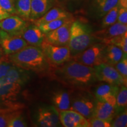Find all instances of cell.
I'll return each mask as SVG.
<instances>
[{"label":"cell","mask_w":127,"mask_h":127,"mask_svg":"<svg viewBox=\"0 0 127 127\" xmlns=\"http://www.w3.org/2000/svg\"><path fill=\"white\" fill-rule=\"evenodd\" d=\"M107 29L99 31L93 34V37L99 39L104 42V41L114 37L120 35L127 32V25L116 22L114 24L108 27Z\"/></svg>","instance_id":"19"},{"label":"cell","mask_w":127,"mask_h":127,"mask_svg":"<svg viewBox=\"0 0 127 127\" xmlns=\"http://www.w3.org/2000/svg\"><path fill=\"white\" fill-rule=\"evenodd\" d=\"M117 22L125 25L127 24V8L122 7L120 6Z\"/></svg>","instance_id":"36"},{"label":"cell","mask_w":127,"mask_h":127,"mask_svg":"<svg viewBox=\"0 0 127 127\" xmlns=\"http://www.w3.org/2000/svg\"><path fill=\"white\" fill-rule=\"evenodd\" d=\"M74 21L71 18L68 21L57 29L45 34V38L51 44L57 46H68L69 43L70 28Z\"/></svg>","instance_id":"8"},{"label":"cell","mask_w":127,"mask_h":127,"mask_svg":"<svg viewBox=\"0 0 127 127\" xmlns=\"http://www.w3.org/2000/svg\"><path fill=\"white\" fill-rule=\"evenodd\" d=\"M28 45L40 47L45 39V34L41 31L38 26L33 24L24 28L20 35Z\"/></svg>","instance_id":"15"},{"label":"cell","mask_w":127,"mask_h":127,"mask_svg":"<svg viewBox=\"0 0 127 127\" xmlns=\"http://www.w3.org/2000/svg\"><path fill=\"white\" fill-rule=\"evenodd\" d=\"M30 78V75L28 70L23 69L18 66H12L7 74L0 79V83H17L21 85L27 83Z\"/></svg>","instance_id":"16"},{"label":"cell","mask_w":127,"mask_h":127,"mask_svg":"<svg viewBox=\"0 0 127 127\" xmlns=\"http://www.w3.org/2000/svg\"><path fill=\"white\" fill-rule=\"evenodd\" d=\"M51 7V0H31L30 18L34 21L40 18Z\"/></svg>","instance_id":"20"},{"label":"cell","mask_w":127,"mask_h":127,"mask_svg":"<svg viewBox=\"0 0 127 127\" xmlns=\"http://www.w3.org/2000/svg\"><path fill=\"white\" fill-rule=\"evenodd\" d=\"M120 87L108 83L101 84L95 90V98L98 101L108 102L116 106V96Z\"/></svg>","instance_id":"14"},{"label":"cell","mask_w":127,"mask_h":127,"mask_svg":"<svg viewBox=\"0 0 127 127\" xmlns=\"http://www.w3.org/2000/svg\"><path fill=\"white\" fill-rule=\"evenodd\" d=\"M120 4L116 7H114L109 11L105 15H104V18L102 20V26L103 28H107L110 25L114 24L117 21L118 18V14L119 8H120Z\"/></svg>","instance_id":"28"},{"label":"cell","mask_w":127,"mask_h":127,"mask_svg":"<svg viewBox=\"0 0 127 127\" xmlns=\"http://www.w3.org/2000/svg\"><path fill=\"white\" fill-rule=\"evenodd\" d=\"M8 127H27V124L21 116V114L14 117L9 122Z\"/></svg>","instance_id":"34"},{"label":"cell","mask_w":127,"mask_h":127,"mask_svg":"<svg viewBox=\"0 0 127 127\" xmlns=\"http://www.w3.org/2000/svg\"><path fill=\"white\" fill-rule=\"evenodd\" d=\"M115 106L108 102L95 101V108L93 117L111 123L117 115Z\"/></svg>","instance_id":"17"},{"label":"cell","mask_w":127,"mask_h":127,"mask_svg":"<svg viewBox=\"0 0 127 127\" xmlns=\"http://www.w3.org/2000/svg\"><path fill=\"white\" fill-rule=\"evenodd\" d=\"M60 123L65 127H90L88 120L74 110L60 111Z\"/></svg>","instance_id":"10"},{"label":"cell","mask_w":127,"mask_h":127,"mask_svg":"<svg viewBox=\"0 0 127 127\" xmlns=\"http://www.w3.org/2000/svg\"><path fill=\"white\" fill-rule=\"evenodd\" d=\"M14 1H15V0H14Z\"/></svg>","instance_id":"40"},{"label":"cell","mask_w":127,"mask_h":127,"mask_svg":"<svg viewBox=\"0 0 127 127\" xmlns=\"http://www.w3.org/2000/svg\"><path fill=\"white\" fill-rule=\"evenodd\" d=\"M71 14L59 8H54L49 9L43 16L37 20H34V24L39 26V25L44 24L58 19L66 18L71 17Z\"/></svg>","instance_id":"21"},{"label":"cell","mask_w":127,"mask_h":127,"mask_svg":"<svg viewBox=\"0 0 127 127\" xmlns=\"http://www.w3.org/2000/svg\"><path fill=\"white\" fill-rule=\"evenodd\" d=\"M100 15L104 16L109 11L120 4V0H97Z\"/></svg>","instance_id":"29"},{"label":"cell","mask_w":127,"mask_h":127,"mask_svg":"<svg viewBox=\"0 0 127 127\" xmlns=\"http://www.w3.org/2000/svg\"><path fill=\"white\" fill-rule=\"evenodd\" d=\"M14 65L8 58V55H4L0 58V79L7 74L9 69Z\"/></svg>","instance_id":"31"},{"label":"cell","mask_w":127,"mask_h":127,"mask_svg":"<svg viewBox=\"0 0 127 127\" xmlns=\"http://www.w3.org/2000/svg\"><path fill=\"white\" fill-rule=\"evenodd\" d=\"M0 84H1V83H0Z\"/></svg>","instance_id":"41"},{"label":"cell","mask_w":127,"mask_h":127,"mask_svg":"<svg viewBox=\"0 0 127 127\" xmlns=\"http://www.w3.org/2000/svg\"><path fill=\"white\" fill-rule=\"evenodd\" d=\"M31 0H17L15 7L17 14L23 19L30 18Z\"/></svg>","instance_id":"25"},{"label":"cell","mask_w":127,"mask_h":127,"mask_svg":"<svg viewBox=\"0 0 127 127\" xmlns=\"http://www.w3.org/2000/svg\"><path fill=\"white\" fill-rule=\"evenodd\" d=\"M127 85H121L116 96V111L120 113L127 108Z\"/></svg>","instance_id":"24"},{"label":"cell","mask_w":127,"mask_h":127,"mask_svg":"<svg viewBox=\"0 0 127 127\" xmlns=\"http://www.w3.org/2000/svg\"><path fill=\"white\" fill-rule=\"evenodd\" d=\"M115 68L118 71L119 74L123 78L124 84L127 85V55H124L121 60L115 65Z\"/></svg>","instance_id":"32"},{"label":"cell","mask_w":127,"mask_h":127,"mask_svg":"<svg viewBox=\"0 0 127 127\" xmlns=\"http://www.w3.org/2000/svg\"><path fill=\"white\" fill-rule=\"evenodd\" d=\"M4 55V52H3L2 48H1V46H0V58H1V57H2Z\"/></svg>","instance_id":"39"},{"label":"cell","mask_w":127,"mask_h":127,"mask_svg":"<svg viewBox=\"0 0 127 127\" xmlns=\"http://www.w3.org/2000/svg\"><path fill=\"white\" fill-rule=\"evenodd\" d=\"M93 39V34L88 26L79 21H74L71 26L68 45L71 58L87 49L91 45Z\"/></svg>","instance_id":"3"},{"label":"cell","mask_w":127,"mask_h":127,"mask_svg":"<svg viewBox=\"0 0 127 127\" xmlns=\"http://www.w3.org/2000/svg\"><path fill=\"white\" fill-rule=\"evenodd\" d=\"M23 107V104L17 102L9 105L0 106V127H7L12 118L21 114Z\"/></svg>","instance_id":"18"},{"label":"cell","mask_w":127,"mask_h":127,"mask_svg":"<svg viewBox=\"0 0 127 127\" xmlns=\"http://www.w3.org/2000/svg\"><path fill=\"white\" fill-rule=\"evenodd\" d=\"M11 14L8 13L7 12L5 11L4 9H2L0 7V21L3 20H4L5 18H7L9 16H10Z\"/></svg>","instance_id":"37"},{"label":"cell","mask_w":127,"mask_h":127,"mask_svg":"<svg viewBox=\"0 0 127 127\" xmlns=\"http://www.w3.org/2000/svg\"><path fill=\"white\" fill-rule=\"evenodd\" d=\"M71 18H72V17H68V18H66L58 19V20H54L52 21L42 24L39 25L38 27L41 30V31L44 34H45L48 32H50L54 31V30L60 27L63 24H64L65 23H66V22L68 21Z\"/></svg>","instance_id":"27"},{"label":"cell","mask_w":127,"mask_h":127,"mask_svg":"<svg viewBox=\"0 0 127 127\" xmlns=\"http://www.w3.org/2000/svg\"><path fill=\"white\" fill-rule=\"evenodd\" d=\"M21 89V85L17 83L0 84V106L8 105L16 102Z\"/></svg>","instance_id":"13"},{"label":"cell","mask_w":127,"mask_h":127,"mask_svg":"<svg viewBox=\"0 0 127 127\" xmlns=\"http://www.w3.org/2000/svg\"><path fill=\"white\" fill-rule=\"evenodd\" d=\"M124 55L126 54L124 53L120 47L114 45H108L105 48V63L115 66L121 60Z\"/></svg>","instance_id":"22"},{"label":"cell","mask_w":127,"mask_h":127,"mask_svg":"<svg viewBox=\"0 0 127 127\" xmlns=\"http://www.w3.org/2000/svg\"><path fill=\"white\" fill-rule=\"evenodd\" d=\"M52 101L55 108L58 110L65 111L70 109L71 100L69 94L65 91H59L54 94Z\"/></svg>","instance_id":"23"},{"label":"cell","mask_w":127,"mask_h":127,"mask_svg":"<svg viewBox=\"0 0 127 127\" xmlns=\"http://www.w3.org/2000/svg\"><path fill=\"white\" fill-rule=\"evenodd\" d=\"M36 118L38 124L40 127H55L60 124L59 112L52 106L39 108Z\"/></svg>","instance_id":"9"},{"label":"cell","mask_w":127,"mask_h":127,"mask_svg":"<svg viewBox=\"0 0 127 127\" xmlns=\"http://www.w3.org/2000/svg\"><path fill=\"white\" fill-rule=\"evenodd\" d=\"M28 45L21 36L9 34L3 30H0V46L5 55H11L18 51Z\"/></svg>","instance_id":"7"},{"label":"cell","mask_w":127,"mask_h":127,"mask_svg":"<svg viewBox=\"0 0 127 127\" xmlns=\"http://www.w3.org/2000/svg\"><path fill=\"white\" fill-rule=\"evenodd\" d=\"M40 48L47 60L54 65H60L71 58L68 46L53 45L45 38Z\"/></svg>","instance_id":"5"},{"label":"cell","mask_w":127,"mask_h":127,"mask_svg":"<svg viewBox=\"0 0 127 127\" xmlns=\"http://www.w3.org/2000/svg\"><path fill=\"white\" fill-rule=\"evenodd\" d=\"M93 67L96 79L99 81L118 86H121L123 84L125 85L123 78L114 66L107 63H102Z\"/></svg>","instance_id":"6"},{"label":"cell","mask_w":127,"mask_h":127,"mask_svg":"<svg viewBox=\"0 0 127 127\" xmlns=\"http://www.w3.org/2000/svg\"><path fill=\"white\" fill-rule=\"evenodd\" d=\"M106 45L101 44L90 45L79 54L72 57L74 60L87 66H94L105 63Z\"/></svg>","instance_id":"4"},{"label":"cell","mask_w":127,"mask_h":127,"mask_svg":"<svg viewBox=\"0 0 127 127\" xmlns=\"http://www.w3.org/2000/svg\"><path fill=\"white\" fill-rule=\"evenodd\" d=\"M105 45H114L120 47L125 54L127 55V32L115 36L103 42Z\"/></svg>","instance_id":"26"},{"label":"cell","mask_w":127,"mask_h":127,"mask_svg":"<svg viewBox=\"0 0 127 127\" xmlns=\"http://www.w3.org/2000/svg\"><path fill=\"white\" fill-rule=\"evenodd\" d=\"M27 24L23 18L17 15H10L0 21V28L9 34L20 36Z\"/></svg>","instance_id":"11"},{"label":"cell","mask_w":127,"mask_h":127,"mask_svg":"<svg viewBox=\"0 0 127 127\" xmlns=\"http://www.w3.org/2000/svg\"><path fill=\"white\" fill-rule=\"evenodd\" d=\"M95 101L91 98L84 96H79L72 99L71 102L70 109L78 112L85 118L93 117L95 108Z\"/></svg>","instance_id":"12"},{"label":"cell","mask_w":127,"mask_h":127,"mask_svg":"<svg viewBox=\"0 0 127 127\" xmlns=\"http://www.w3.org/2000/svg\"><path fill=\"white\" fill-rule=\"evenodd\" d=\"M112 127H126L127 126V108L117 114L111 123Z\"/></svg>","instance_id":"30"},{"label":"cell","mask_w":127,"mask_h":127,"mask_svg":"<svg viewBox=\"0 0 127 127\" xmlns=\"http://www.w3.org/2000/svg\"><path fill=\"white\" fill-rule=\"evenodd\" d=\"M14 65L35 72H42L47 69L48 64L40 47L27 45L18 51L8 55Z\"/></svg>","instance_id":"2"},{"label":"cell","mask_w":127,"mask_h":127,"mask_svg":"<svg viewBox=\"0 0 127 127\" xmlns=\"http://www.w3.org/2000/svg\"><path fill=\"white\" fill-rule=\"evenodd\" d=\"M91 127H110L111 123L98 118L91 117L87 119Z\"/></svg>","instance_id":"35"},{"label":"cell","mask_w":127,"mask_h":127,"mask_svg":"<svg viewBox=\"0 0 127 127\" xmlns=\"http://www.w3.org/2000/svg\"><path fill=\"white\" fill-rule=\"evenodd\" d=\"M120 5L122 7L127 8V0H120Z\"/></svg>","instance_id":"38"},{"label":"cell","mask_w":127,"mask_h":127,"mask_svg":"<svg viewBox=\"0 0 127 127\" xmlns=\"http://www.w3.org/2000/svg\"><path fill=\"white\" fill-rule=\"evenodd\" d=\"M0 7L10 14H16L14 0H0Z\"/></svg>","instance_id":"33"},{"label":"cell","mask_w":127,"mask_h":127,"mask_svg":"<svg viewBox=\"0 0 127 127\" xmlns=\"http://www.w3.org/2000/svg\"><path fill=\"white\" fill-rule=\"evenodd\" d=\"M51 73L55 79L75 87H87L98 81L93 66L85 65L75 60L55 65Z\"/></svg>","instance_id":"1"}]
</instances>
